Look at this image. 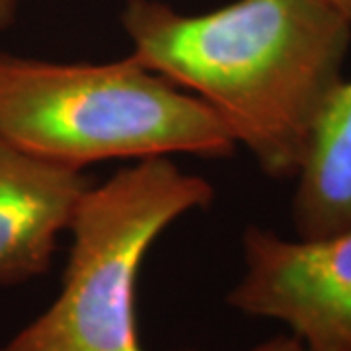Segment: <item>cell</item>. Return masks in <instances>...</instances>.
Returning a JSON list of instances; mask_svg holds the SVG:
<instances>
[{
  "mask_svg": "<svg viewBox=\"0 0 351 351\" xmlns=\"http://www.w3.org/2000/svg\"><path fill=\"white\" fill-rule=\"evenodd\" d=\"M0 135L80 170L174 154L225 160L239 147L205 101L133 55L53 63L0 51Z\"/></svg>",
  "mask_w": 351,
  "mask_h": 351,
  "instance_id": "2",
  "label": "cell"
},
{
  "mask_svg": "<svg viewBox=\"0 0 351 351\" xmlns=\"http://www.w3.org/2000/svg\"><path fill=\"white\" fill-rule=\"evenodd\" d=\"M22 0H0V34L12 27L14 22L18 20Z\"/></svg>",
  "mask_w": 351,
  "mask_h": 351,
  "instance_id": "8",
  "label": "cell"
},
{
  "mask_svg": "<svg viewBox=\"0 0 351 351\" xmlns=\"http://www.w3.org/2000/svg\"><path fill=\"white\" fill-rule=\"evenodd\" d=\"M90 186L84 170L51 162L0 135V287L49 269Z\"/></svg>",
  "mask_w": 351,
  "mask_h": 351,
  "instance_id": "5",
  "label": "cell"
},
{
  "mask_svg": "<svg viewBox=\"0 0 351 351\" xmlns=\"http://www.w3.org/2000/svg\"><path fill=\"white\" fill-rule=\"evenodd\" d=\"M213 197L205 178L170 156L135 160L90 186L69 226L73 246L57 299L0 351H145L135 308L141 265L168 226Z\"/></svg>",
  "mask_w": 351,
  "mask_h": 351,
  "instance_id": "3",
  "label": "cell"
},
{
  "mask_svg": "<svg viewBox=\"0 0 351 351\" xmlns=\"http://www.w3.org/2000/svg\"><path fill=\"white\" fill-rule=\"evenodd\" d=\"M131 55L213 110L276 180L297 178L322 112L343 80L351 22L326 0H234L184 14L127 0Z\"/></svg>",
  "mask_w": 351,
  "mask_h": 351,
  "instance_id": "1",
  "label": "cell"
},
{
  "mask_svg": "<svg viewBox=\"0 0 351 351\" xmlns=\"http://www.w3.org/2000/svg\"><path fill=\"white\" fill-rule=\"evenodd\" d=\"M326 2H330L341 16H346L351 22V0H326Z\"/></svg>",
  "mask_w": 351,
  "mask_h": 351,
  "instance_id": "9",
  "label": "cell"
},
{
  "mask_svg": "<svg viewBox=\"0 0 351 351\" xmlns=\"http://www.w3.org/2000/svg\"><path fill=\"white\" fill-rule=\"evenodd\" d=\"M293 226L299 239H326L351 226V80H341L297 174Z\"/></svg>",
  "mask_w": 351,
  "mask_h": 351,
  "instance_id": "6",
  "label": "cell"
},
{
  "mask_svg": "<svg viewBox=\"0 0 351 351\" xmlns=\"http://www.w3.org/2000/svg\"><path fill=\"white\" fill-rule=\"evenodd\" d=\"M244 276L226 302L285 324L313 351H351V226L326 239H283L248 226Z\"/></svg>",
  "mask_w": 351,
  "mask_h": 351,
  "instance_id": "4",
  "label": "cell"
},
{
  "mask_svg": "<svg viewBox=\"0 0 351 351\" xmlns=\"http://www.w3.org/2000/svg\"><path fill=\"white\" fill-rule=\"evenodd\" d=\"M246 351H313L308 350L301 339L295 338L293 334H285V336H276V338L267 339L258 343L256 348Z\"/></svg>",
  "mask_w": 351,
  "mask_h": 351,
  "instance_id": "7",
  "label": "cell"
}]
</instances>
